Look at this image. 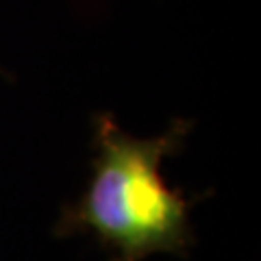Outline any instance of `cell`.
Instances as JSON below:
<instances>
[{"label": "cell", "mask_w": 261, "mask_h": 261, "mask_svg": "<svg viewBox=\"0 0 261 261\" xmlns=\"http://www.w3.org/2000/svg\"><path fill=\"white\" fill-rule=\"evenodd\" d=\"M96 157L92 178L74 205L63 207L57 235L92 231L111 261H144L154 252L187 255L194 244L190 209L181 190L161 176V161L181 148L190 122L176 120L152 140L130 137L116 118L100 113L94 122Z\"/></svg>", "instance_id": "1"}]
</instances>
